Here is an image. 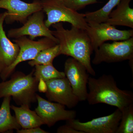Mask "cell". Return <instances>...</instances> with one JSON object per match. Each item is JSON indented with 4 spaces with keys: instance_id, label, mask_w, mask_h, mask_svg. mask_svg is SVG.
<instances>
[{
    "instance_id": "cell-1",
    "label": "cell",
    "mask_w": 133,
    "mask_h": 133,
    "mask_svg": "<svg viewBox=\"0 0 133 133\" xmlns=\"http://www.w3.org/2000/svg\"><path fill=\"white\" fill-rule=\"evenodd\" d=\"M55 30L52 35L58 40L60 55L69 56L81 63L89 74L96 73L91 64L93 50L90 40L84 30L72 26L70 30L64 28L62 22L52 24Z\"/></svg>"
},
{
    "instance_id": "cell-2",
    "label": "cell",
    "mask_w": 133,
    "mask_h": 133,
    "mask_svg": "<svg viewBox=\"0 0 133 133\" xmlns=\"http://www.w3.org/2000/svg\"><path fill=\"white\" fill-rule=\"evenodd\" d=\"M88 85L86 100L90 105L106 104L121 111L133 103L132 92L119 89L112 75L104 74L97 78L89 77Z\"/></svg>"
},
{
    "instance_id": "cell-3",
    "label": "cell",
    "mask_w": 133,
    "mask_h": 133,
    "mask_svg": "<svg viewBox=\"0 0 133 133\" xmlns=\"http://www.w3.org/2000/svg\"><path fill=\"white\" fill-rule=\"evenodd\" d=\"M35 69L29 74L17 71L11 74L8 81L0 83V99L6 97L13 98L16 104L31 106L36 102V92L39 82L33 75Z\"/></svg>"
},
{
    "instance_id": "cell-4",
    "label": "cell",
    "mask_w": 133,
    "mask_h": 133,
    "mask_svg": "<svg viewBox=\"0 0 133 133\" xmlns=\"http://www.w3.org/2000/svg\"><path fill=\"white\" fill-rule=\"evenodd\" d=\"M42 9L46 13L45 26L49 28L52 24L66 22L72 26L86 30L88 27L85 14L79 13L63 4L59 0H41Z\"/></svg>"
},
{
    "instance_id": "cell-5",
    "label": "cell",
    "mask_w": 133,
    "mask_h": 133,
    "mask_svg": "<svg viewBox=\"0 0 133 133\" xmlns=\"http://www.w3.org/2000/svg\"><path fill=\"white\" fill-rule=\"evenodd\" d=\"M14 41L20 48L19 55L14 63L0 73L2 81H6L11 76L20 63L33 59L42 51L57 44L53 40L46 37L34 41L23 36L15 38Z\"/></svg>"
},
{
    "instance_id": "cell-6",
    "label": "cell",
    "mask_w": 133,
    "mask_h": 133,
    "mask_svg": "<svg viewBox=\"0 0 133 133\" xmlns=\"http://www.w3.org/2000/svg\"><path fill=\"white\" fill-rule=\"evenodd\" d=\"M92 63L100 64L103 62L117 63L129 60L130 65H133V37L123 41H114L111 43H104L95 51Z\"/></svg>"
},
{
    "instance_id": "cell-7",
    "label": "cell",
    "mask_w": 133,
    "mask_h": 133,
    "mask_svg": "<svg viewBox=\"0 0 133 133\" xmlns=\"http://www.w3.org/2000/svg\"><path fill=\"white\" fill-rule=\"evenodd\" d=\"M87 23L88 27L85 30L94 51L107 41H123L133 37V29L120 30L106 22H89Z\"/></svg>"
},
{
    "instance_id": "cell-8",
    "label": "cell",
    "mask_w": 133,
    "mask_h": 133,
    "mask_svg": "<svg viewBox=\"0 0 133 133\" xmlns=\"http://www.w3.org/2000/svg\"><path fill=\"white\" fill-rule=\"evenodd\" d=\"M121 116V111L117 108L111 114L87 122H81L75 118L67 121L66 124L84 133H116Z\"/></svg>"
},
{
    "instance_id": "cell-9",
    "label": "cell",
    "mask_w": 133,
    "mask_h": 133,
    "mask_svg": "<svg viewBox=\"0 0 133 133\" xmlns=\"http://www.w3.org/2000/svg\"><path fill=\"white\" fill-rule=\"evenodd\" d=\"M44 13L42 10L34 13L21 27L9 30L8 37L16 38L28 35L30 39L33 40L37 37H44L50 38L58 44V40L52 35L51 30L45 26Z\"/></svg>"
},
{
    "instance_id": "cell-10",
    "label": "cell",
    "mask_w": 133,
    "mask_h": 133,
    "mask_svg": "<svg viewBox=\"0 0 133 133\" xmlns=\"http://www.w3.org/2000/svg\"><path fill=\"white\" fill-rule=\"evenodd\" d=\"M64 72L79 102L86 100L89 75L85 66L71 57L65 63Z\"/></svg>"
},
{
    "instance_id": "cell-11",
    "label": "cell",
    "mask_w": 133,
    "mask_h": 133,
    "mask_svg": "<svg viewBox=\"0 0 133 133\" xmlns=\"http://www.w3.org/2000/svg\"><path fill=\"white\" fill-rule=\"evenodd\" d=\"M36 97L38 105L35 111L48 127H52L58 121L76 118V111L66 110L65 106L47 100L38 94Z\"/></svg>"
},
{
    "instance_id": "cell-12",
    "label": "cell",
    "mask_w": 133,
    "mask_h": 133,
    "mask_svg": "<svg viewBox=\"0 0 133 133\" xmlns=\"http://www.w3.org/2000/svg\"><path fill=\"white\" fill-rule=\"evenodd\" d=\"M45 83V96L49 101L59 103L69 108L75 107L79 102L66 77L51 79Z\"/></svg>"
},
{
    "instance_id": "cell-13",
    "label": "cell",
    "mask_w": 133,
    "mask_h": 133,
    "mask_svg": "<svg viewBox=\"0 0 133 133\" xmlns=\"http://www.w3.org/2000/svg\"><path fill=\"white\" fill-rule=\"evenodd\" d=\"M0 8L7 10L8 14L5 19L7 24L15 22L24 24L31 15L42 10L41 0H34L31 3L21 0H0Z\"/></svg>"
},
{
    "instance_id": "cell-14",
    "label": "cell",
    "mask_w": 133,
    "mask_h": 133,
    "mask_svg": "<svg viewBox=\"0 0 133 133\" xmlns=\"http://www.w3.org/2000/svg\"><path fill=\"white\" fill-rule=\"evenodd\" d=\"M7 12L0 14V73L15 61L19 55V46L12 42L6 35L3 23Z\"/></svg>"
},
{
    "instance_id": "cell-15",
    "label": "cell",
    "mask_w": 133,
    "mask_h": 133,
    "mask_svg": "<svg viewBox=\"0 0 133 133\" xmlns=\"http://www.w3.org/2000/svg\"><path fill=\"white\" fill-rule=\"evenodd\" d=\"M131 1L121 0L116 9L111 12L106 23L114 26H125L133 29V9L129 6Z\"/></svg>"
},
{
    "instance_id": "cell-16",
    "label": "cell",
    "mask_w": 133,
    "mask_h": 133,
    "mask_svg": "<svg viewBox=\"0 0 133 133\" xmlns=\"http://www.w3.org/2000/svg\"><path fill=\"white\" fill-rule=\"evenodd\" d=\"M30 108L26 105H22L19 107L14 105H10V108L14 112L15 117L21 129L33 128L44 125L42 119L35 111H32Z\"/></svg>"
},
{
    "instance_id": "cell-17",
    "label": "cell",
    "mask_w": 133,
    "mask_h": 133,
    "mask_svg": "<svg viewBox=\"0 0 133 133\" xmlns=\"http://www.w3.org/2000/svg\"><path fill=\"white\" fill-rule=\"evenodd\" d=\"M11 97H4L0 107V133L19 130L21 127L10 112Z\"/></svg>"
},
{
    "instance_id": "cell-18",
    "label": "cell",
    "mask_w": 133,
    "mask_h": 133,
    "mask_svg": "<svg viewBox=\"0 0 133 133\" xmlns=\"http://www.w3.org/2000/svg\"><path fill=\"white\" fill-rule=\"evenodd\" d=\"M121 0H109L100 9L85 14L86 22H94L98 23L106 22L109 15Z\"/></svg>"
},
{
    "instance_id": "cell-19",
    "label": "cell",
    "mask_w": 133,
    "mask_h": 133,
    "mask_svg": "<svg viewBox=\"0 0 133 133\" xmlns=\"http://www.w3.org/2000/svg\"><path fill=\"white\" fill-rule=\"evenodd\" d=\"M33 75L38 82L42 80L45 82L51 79L66 77L64 72L58 71L52 63L35 65Z\"/></svg>"
},
{
    "instance_id": "cell-20",
    "label": "cell",
    "mask_w": 133,
    "mask_h": 133,
    "mask_svg": "<svg viewBox=\"0 0 133 133\" xmlns=\"http://www.w3.org/2000/svg\"><path fill=\"white\" fill-rule=\"evenodd\" d=\"M60 55L59 44L43 50L34 59L30 60L29 64L31 66L38 65H46L52 64L55 58Z\"/></svg>"
},
{
    "instance_id": "cell-21",
    "label": "cell",
    "mask_w": 133,
    "mask_h": 133,
    "mask_svg": "<svg viewBox=\"0 0 133 133\" xmlns=\"http://www.w3.org/2000/svg\"><path fill=\"white\" fill-rule=\"evenodd\" d=\"M121 111V118L116 133H133V103Z\"/></svg>"
},
{
    "instance_id": "cell-22",
    "label": "cell",
    "mask_w": 133,
    "mask_h": 133,
    "mask_svg": "<svg viewBox=\"0 0 133 133\" xmlns=\"http://www.w3.org/2000/svg\"><path fill=\"white\" fill-rule=\"evenodd\" d=\"M67 7L77 11L85 7L87 5L97 3V0H59Z\"/></svg>"
},
{
    "instance_id": "cell-23",
    "label": "cell",
    "mask_w": 133,
    "mask_h": 133,
    "mask_svg": "<svg viewBox=\"0 0 133 133\" xmlns=\"http://www.w3.org/2000/svg\"><path fill=\"white\" fill-rule=\"evenodd\" d=\"M57 133H84L83 132L76 130L73 127L66 124L59 127L57 131Z\"/></svg>"
},
{
    "instance_id": "cell-24",
    "label": "cell",
    "mask_w": 133,
    "mask_h": 133,
    "mask_svg": "<svg viewBox=\"0 0 133 133\" xmlns=\"http://www.w3.org/2000/svg\"><path fill=\"white\" fill-rule=\"evenodd\" d=\"M17 133H49V132L44 131L40 127L26 129H21L19 130H16Z\"/></svg>"
}]
</instances>
